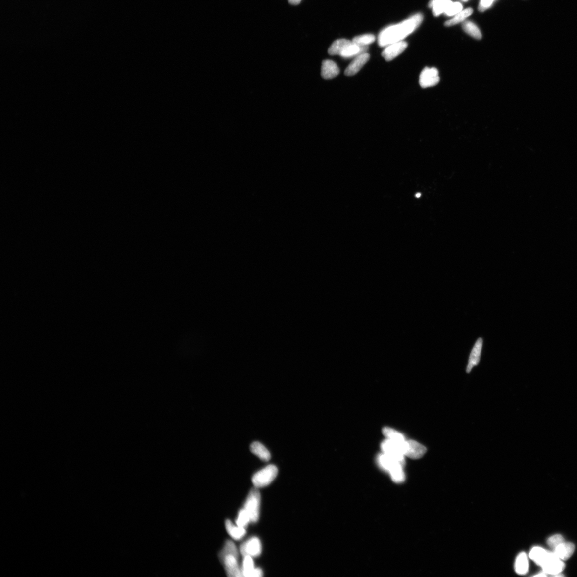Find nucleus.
Returning a JSON list of instances; mask_svg holds the SVG:
<instances>
[{
    "mask_svg": "<svg viewBox=\"0 0 577 577\" xmlns=\"http://www.w3.org/2000/svg\"><path fill=\"white\" fill-rule=\"evenodd\" d=\"M378 464L382 469L389 473L397 466H404L405 460L394 458L383 453L378 457Z\"/></svg>",
    "mask_w": 577,
    "mask_h": 577,
    "instance_id": "f8f14e48",
    "label": "nucleus"
},
{
    "mask_svg": "<svg viewBox=\"0 0 577 577\" xmlns=\"http://www.w3.org/2000/svg\"><path fill=\"white\" fill-rule=\"evenodd\" d=\"M368 49V47L360 46L351 41L342 51L340 56L344 58L355 57L367 52Z\"/></svg>",
    "mask_w": 577,
    "mask_h": 577,
    "instance_id": "4468645a",
    "label": "nucleus"
},
{
    "mask_svg": "<svg viewBox=\"0 0 577 577\" xmlns=\"http://www.w3.org/2000/svg\"><path fill=\"white\" fill-rule=\"evenodd\" d=\"M407 43L404 41L389 45L385 47L386 48L382 53V56L386 61H391L403 52L407 48Z\"/></svg>",
    "mask_w": 577,
    "mask_h": 577,
    "instance_id": "9d476101",
    "label": "nucleus"
},
{
    "mask_svg": "<svg viewBox=\"0 0 577 577\" xmlns=\"http://www.w3.org/2000/svg\"><path fill=\"white\" fill-rule=\"evenodd\" d=\"M563 542H565V541L563 536L561 535L557 534L550 537L547 541V543L549 547H551L554 549L557 546L561 544Z\"/></svg>",
    "mask_w": 577,
    "mask_h": 577,
    "instance_id": "7c9ffc66",
    "label": "nucleus"
},
{
    "mask_svg": "<svg viewBox=\"0 0 577 577\" xmlns=\"http://www.w3.org/2000/svg\"><path fill=\"white\" fill-rule=\"evenodd\" d=\"M261 502L260 493L257 489H251L246 500L244 509L249 515L252 522H257L259 518Z\"/></svg>",
    "mask_w": 577,
    "mask_h": 577,
    "instance_id": "20e7f679",
    "label": "nucleus"
},
{
    "mask_svg": "<svg viewBox=\"0 0 577 577\" xmlns=\"http://www.w3.org/2000/svg\"><path fill=\"white\" fill-rule=\"evenodd\" d=\"M262 551V547L260 540L257 537H253L243 543L240 546V552L243 556H259Z\"/></svg>",
    "mask_w": 577,
    "mask_h": 577,
    "instance_id": "1a4fd4ad",
    "label": "nucleus"
},
{
    "mask_svg": "<svg viewBox=\"0 0 577 577\" xmlns=\"http://www.w3.org/2000/svg\"><path fill=\"white\" fill-rule=\"evenodd\" d=\"M225 527L227 533L234 540H239L242 539L246 533L244 528L235 526L230 520L225 521Z\"/></svg>",
    "mask_w": 577,
    "mask_h": 577,
    "instance_id": "f3484780",
    "label": "nucleus"
},
{
    "mask_svg": "<svg viewBox=\"0 0 577 577\" xmlns=\"http://www.w3.org/2000/svg\"><path fill=\"white\" fill-rule=\"evenodd\" d=\"M549 552L539 547H535L531 549L529 556L536 564L541 566L547 558Z\"/></svg>",
    "mask_w": 577,
    "mask_h": 577,
    "instance_id": "6ab92c4d",
    "label": "nucleus"
},
{
    "mask_svg": "<svg viewBox=\"0 0 577 577\" xmlns=\"http://www.w3.org/2000/svg\"><path fill=\"white\" fill-rule=\"evenodd\" d=\"M370 58V55L367 52L362 53V54L355 57V59L346 69L345 75L346 76H353L356 75L362 69V67L366 64Z\"/></svg>",
    "mask_w": 577,
    "mask_h": 577,
    "instance_id": "9b49d317",
    "label": "nucleus"
},
{
    "mask_svg": "<svg viewBox=\"0 0 577 577\" xmlns=\"http://www.w3.org/2000/svg\"><path fill=\"white\" fill-rule=\"evenodd\" d=\"M528 568L529 562L527 555L525 553H521L516 559L515 571L519 575H525L528 572Z\"/></svg>",
    "mask_w": 577,
    "mask_h": 577,
    "instance_id": "aec40b11",
    "label": "nucleus"
},
{
    "mask_svg": "<svg viewBox=\"0 0 577 577\" xmlns=\"http://www.w3.org/2000/svg\"><path fill=\"white\" fill-rule=\"evenodd\" d=\"M251 452L263 461H268L271 459V455L268 449L259 442H254L250 446Z\"/></svg>",
    "mask_w": 577,
    "mask_h": 577,
    "instance_id": "a211bd4d",
    "label": "nucleus"
},
{
    "mask_svg": "<svg viewBox=\"0 0 577 577\" xmlns=\"http://www.w3.org/2000/svg\"><path fill=\"white\" fill-rule=\"evenodd\" d=\"M575 548L573 543L563 542L553 549V553L560 560H566L572 556L575 551Z\"/></svg>",
    "mask_w": 577,
    "mask_h": 577,
    "instance_id": "dca6fc26",
    "label": "nucleus"
},
{
    "mask_svg": "<svg viewBox=\"0 0 577 577\" xmlns=\"http://www.w3.org/2000/svg\"><path fill=\"white\" fill-rule=\"evenodd\" d=\"M288 1L291 4L298 5L301 2V0H288Z\"/></svg>",
    "mask_w": 577,
    "mask_h": 577,
    "instance_id": "f704fd0d",
    "label": "nucleus"
},
{
    "mask_svg": "<svg viewBox=\"0 0 577 577\" xmlns=\"http://www.w3.org/2000/svg\"><path fill=\"white\" fill-rule=\"evenodd\" d=\"M263 576V572L261 569L255 568L253 577H261Z\"/></svg>",
    "mask_w": 577,
    "mask_h": 577,
    "instance_id": "473e14b6",
    "label": "nucleus"
},
{
    "mask_svg": "<svg viewBox=\"0 0 577 577\" xmlns=\"http://www.w3.org/2000/svg\"><path fill=\"white\" fill-rule=\"evenodd\" d=\"M251 522L250 516L246 510L244 508L241 509L239 512L237 520L236 521L238 526L241 528H245L249 522Z\"/></svg>",
    "mask_w": 577,
    "mask_h": 577,
    "instance_id": "cd10ccee",
    "label": "nucleus"
},
{
    "mask_svg": "<svg viewBox=\"0 0 577 577\" xmlns=\"http://www.w3.org/2000/svg\"><path fill=\"white\" fill-rule=\"evenodd\" d=\"M404 442H398L386 439L381 444L383 453L391 456L394 458L405 460L403 453Z\"/></svg>",
    "mask_w": 577,
    "mask_h": 577,
    "instance_id": "0eeeda50",
    "label": "nucleus"
},
{
    "mask_svg": "<svg viewBox=\"0 0 577 577\" xmlns=\"http://www.w3.org/2000/svg\"><path fill=\"white\" fill-rule=\"evenodd\" d=\"M388 473L390 474L392 480L395 483L399 484V483L403 482L405 481L406 476L404 471V466H397Z\"/></svg>",
    "mask_w": 577,
    "mask_h": 577,
    "instance_id": "a878e982",
    "label": "nucleus"
},
{
    "mask_svg": "<svg viewBox=\"0 0 577 577\" xmlns=\"http://www.w3.org/2000/svg\"><path fill=\"white\" fill-rule=\"evenodd\" d=\"M351 42L350 40L341 39L336 40L328 49V53L331 55H340L345 47Z\"/></svg>",
    "mask_w": 577,
    "mask_h": 577,
    "instance_id": "412c9836",
    "label": "nucleus"
},
{
    "mask_svg": "<svg viewBox=\"0 0 577 577\" xmlns=\"http://www.w3.org/2000/svg\"><path fill=\"white\" fill-rule=\"evenodd\" d=\"M482 347V338H479L478 341H476V343L473 348L471 355H470L468 365L467 368V373L471 372L473 368L479 364L481 356Z\"/></svg>",
    "mask_w": 577,
    "mask_h": 577,
    "instance_id": "2eb2a0df",
    "label": "nucleus"
},
{
    "mask_svg": "<svg viewBox=\"0 0 577 577\" xmlns=\"http://www.w3.org/2000/svg\"><path fill=\"white\" fill-rule=\"evenodd\" d=\"M375 37L372 34H367L355 37L352 42L360 46L368 47L375 41Z\"/></svg>",
    "mask_w": 577,
    "mask_h": 577,
    "instance_id": "bb28decb",
    "label": "nucleus"
},
{
    "mask_svg": "<svg viewBox=\"0 0 577 577\" xmlns=\"http://www.w3.org/2000/svg\"><path fill=\"white\" fill-rule=\"evenodd\" d=\"M382 433L388 439L398 442H404L406 440L403 434L391 428H384Z\"/></svg>",
    "mask_w": 577,
    "mask_h": 577,
    "instance_id": "b1692460",
    "label": "nucleus"
},
{
    "mask_svg": "<svg viewBox=\"0 0 577 577\" xmlns=\"http://www.w3.org/2000/svg\"><path fill=\"white\" fill-rule=\"evenodd\" d=\"M238 551L236 545L231 540L226 541L224 547L218 554L226 574L229 577H243L238 563Z\"/></svg>",
    "mask_w": 577,
    "mask_h": 577,
    "instance_id": "f03ea898",
    "label": "nucleus"
},
{
    "mask_svg": "<svg viewBox=\"0 0 577 577\" xmlns=\"http://www.w3.org/2000/svg\"><path fill=\"white\" fill-rule=\"evenodd\" d=\"M340 73L337 65L331 60H324L321 66V76L325 79H332Z\"/></svg>",
    "mask_w": 577,
    "mask_h": 577,
    "instance_id": "ddd939ff",
    "label": "nucleus"
},
{
    "mask_svg": "<svg viewBox=\"0 0 577 577\" xmlns=\"http://www.w3.org/2000/svg\"><path fill=\"white\" fill-rule=\"evenodd\" d=\"M453 2L450 0H446V1L441 2L437 4L434 5L432 8L433 13L434 16L437 17L441 14L442 13H445L446 10L448 8Z\"/></svg>",
    "mask_w": 577,
    "mask_h": 577,
    "instance_id": "c85d7f7f",
    "label": "nucleus"
},
{
    "mask_svg": "<svg viewBox=\"0 0 577 577\" xmlns=\"http://www.w3.org/2000/svg\"><path fill=\"white\" fill-rule=\"evenodd\" d=\"M423 16L417 13L399 24L389 26L382 30L378 37V44L381 47L403 41L420 25Z\"/></svg>",
    "mask_w": 577,
    "mask_h": 577,
    "instance_id": "f257e3e1",
    "label": "nucleus"
},
{
    "mask_svg": "<svg viewBox=\"0 0 577 577\" xmlns=\"http://www.w3.org/2000/svg\"><path fill=\"white\" fill-rule=\"evenodd\" d=\"M494 1L495 0H481L479 6V10L480 12L486 11L491 7Z\"/></svg>",
    "mask_w": 577,
    "mask_h": 577,
    "instance_id": "2f4dec72",
    "label": "nucleus"
},
{
    "mask_svg": "<svg viewBox=\"0 0 577 577\" xmlns=\"http://www.w3.org/2000/svg\"><path fill=\"white\" fill-rule=\"evenodd\" d=\"M255 568L252 557L250 556H244L243 562V567L241 569L243 577H253Z\"/></svg>",
    "mask_w": 577,
    "mask_h": 577,
    "instance_id": "393cba45",
    "label": "nucleus"
},
{
    "mask_svg": "<svg viewBox=\"0 0 577 577\" xmlns=\"http://www.w3.org/2000/svg\"><path fill=\"white\" fill-rule=\"evenodd\" d=\"M278 474V469L276 466L268 465L253 475L252 479L253 484L256 488L269 485L277 478Z\"/></svg>",
    "mask_w": 577,
    "mask_h": 577,
    "instance_id": "7ed1b4c3",
    "label": "nucleus"
},
{
    "mask_svg": "<svg viewBox=\"0 0 577 577\" xmlns=\"http://www.w3.org/2000/svg\"><path fill=\"white\" fill-rule=\"evenodd\" d=\"M462 9L463 6L461 3L460 2H453L448 6V8L445 12V14L449 17L455 16L462 11Z\"/></svg>",
    "mask_w": 577,
    "mask_h": 577,
    "instance_id": "c756f323",
    "label": "nucleus"
},
{
    "mask_svg": "<svg viewBox=\"0 0 577 577\" xmlns=\"http://www.w3.org/2000/svg\"><path fill=\"white\" fill-rule=\"evenodd\" d=\"M541 567L546 574L556 576L563 571L565 565L553 552H549L547 558Z\"/></svg>",
    "mask_w": 577,
    "mask_h": 577,
    "instance_id": "39448f33",
    "label": "nucleus"
},
{
    "mask_svg": "<svg viewBox=\"0 0 577 577\" xmlns=\"http://www.w3.org/2000/svg\"><path fill=\"white\" fill-rule=\"evenodd\" d=\"M462 28L468 34L476 39H481V33L477 26L471 21H465L463 23Z\"/></svg>",
    "mask_w": 577,
    "mask_h": 577,
    "instance_id": "5701e85b",
    "label": "nucleus"
},
{
    "mask_svg": "<svg viewBox=\"0 0 577 577\" xmlns=\"http://www.w3.org/2000/svg\"><path fill=\"white\" fill-rule=\"evenodd\" d=\"M444 1H446V0H431L429 3V7L432 8L434 5Z\"/></svg>",
    "mask_w": 577,
    "mask_h": 577,
    "instance_id": "72a5a7b5",
    "label": "nucleus"
},
{
    "mask_svg": "<svg viewBox=\"0 0 577 577\" xmlns=\"http://www.w3.org/2000/svg\"><path fill=\"white\" fill-rule=\"evenodd\" d=\"M402 448L405 457L415 460L424 457L427 452L424 446L413 440H405Z\"/></svg>",
    "mask_w": 577,
    "mask_h": 577,
    "instance_id": "423d86ee",
    "label": "nucleus"
},
{
    "mask_svg": "<svg viewBox=\"0 0 577 577\" xmlns=\"http://www.w3.org/2000/svg\"><path fill=\"white\" fill-rule=\"evenodd\" d=\"M473 12V10L472 8H468L462 10L458 13L457 15H456L454 18L447 21L445 23V25L446 26H451L459 24L464 21L468 17L472 14Z\"/></svg>",
    "mask_w": 577,
    "mask_h": 577,
    "instance_id": "4be33fe9",
    "label": "nucleus"
},
{
    "mask_svg": "<svg viewBox=\"0 0 577 577\" xmlns=\"http://www.w3.org/2000/svg\"><path fill=\"white\" fill-rule=\"evenodd\" d=\"M462 1H468V0H462Z\"/></svg>",
    "mask_w": 577,
    "mask_h": 577,
    "instance_id": "c9c22d12",
    "label": "nucleus"
},
{
    "mask_svg": "<svg viewBox=\"0 0 577 577\" xmlns=\"http://www.w3.org/2000/svg\"><path fill=\"white\" fill-rule=\"evenodd\" d=\"M440 80L439 72L434 68H425L420 74L419 83L422 88H428L437 85Z\"/></svg>",
    "mask_w": 577,
    "mask_h": 577,
    "instance_id": "6e6552de",
    "label": "nucleus"
}]
</instances>
